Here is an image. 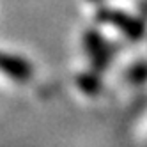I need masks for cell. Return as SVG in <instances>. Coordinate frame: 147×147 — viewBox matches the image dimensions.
I'll return each mask as SVG.
<instances>
[{"label":"cell","instance_id":"obj_1","mask_svg":"<svg viewBox=\"0 0 147 147\" xmlns=\"http://www.w3.org/2000/svg\"><path fill=\"white\" fill-rule=\"evenodd\" d=\"M0 71L14 80H27L32 75V69L25 60L16 57H7L0 53Z\"/></svg>","mask_w":147,"mask_h":147}]
</instances>
